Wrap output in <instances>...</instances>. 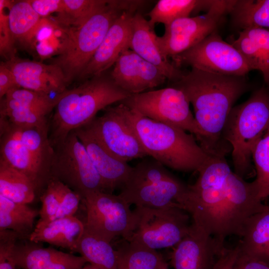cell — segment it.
<instances>
[{
    "label": "cell",
    "instance_id": "1",
    "mask_svg": "<svg viewBox=\"0 0 269 269\" xmlns=\"http://www.w3.org/2000/svg\"><path fill=\"white\" fill-rule=\"evenodd\" d=\"M198 172L195 182L188 185L185 210L223 250L226 239L240 237L247 220L265 205L255 180L247 182L233 171L224 156L211 155Z\"/></svg>",
    "mask_w": 269,
    "mask_h": 269
},
{
    "label": "cell",
    "instance_id": "2",
    "mask_svg": "<svg viewBox=\"0 0 269 269\" xmlns=\"http://www.w3.org/2000/svg\"><path fill=\"white\" fill-rule=\"evenodd\" d=\"M171 86L182 91L193 106L203 135L200 145L210 155L225 156L228 149L222 139L223 131L235 102L248 89L245 76L191 68Z\"/></svg>",
    "mask_w": 269,
    "mask_h": 269
},
{
    "label": "cell",
    "instance_id": "3",
    "mask_svg": "<svg viewBox=\"0 0 269 269\" xmlns=\"http://www.w3.org/2000/svg\"><path fill=\"white\" fill-rule=\"evenodd\" d=\"M117 107L148 156L165 167L184 172L198 171L210 159L211 155L192 134L142 116L122 103Z\"/></svg>",
    "mask_w": 269,
    "mask_h": 269
},
{
    "label": "cell",
    "instance_id": "4",
    "mask_svg": "<svg viewBox=\"0 0 269 269\" xmlns=\"http://www.w3.org/2000/svg\"><path fill=\"white\" fill-rule=\"evenodd\" d=\"M130 95L115 83L110 73H105L58 94L49 136L52 145L71 131L89 123L100 110L120 103Z\"/></svg>",
    "mask_w": 269,
    "mask_h": 269
},
{
    "label": "cell",
    "instance_id": "5",
    "mask_svg": "<svg viewBox=\"0 0 269 269\" xmlns=\"http://www.w3.org/2000/svg\"><path fill=\"white\" fill-rule=\"evenodd\" d=\"M269 127V91L264 87L232 109L222 136L232 146L234 172L242 178L253 174V151Z\"/></svg>",
    "mask_w": 269,
    "mask_h": 269
},
{
    "label": "cell",
    "instance_id": "6",
    "mask_svg": "<svg viewBox=\"0 0 269 269\" xmlns=\"http://www.w3.org/2000/svg\"><path fill=\"white\" fill-rule=\"evenodd\" d=\"M188 185L153 159H143L133 167L119 194L135 207L162 208L171 206L185 210Z\"/></svg>",
    "mask_w": 269,
    "mask_h": 269
},
{
    "label": "cell",
    "instance_id": "7",
    "mask_svg": "<svg viewBox=\"0 0 269 269\" xmlns=\"http://www.w3.org/2000/svg\"><path fill=\"white\" fill-rule=\"evenodd\" d=\"M123 12L117 0H111L82 25L70 27L62 51L50 63L61 68L68 84L79 78L113 23Z\"/></svg>",
    "mask_w": 269,
    "mask_h": 269
},
{
    "label": "cell",
    "instance_id": "8",
    "mask_svg": "<svg viewBox=\"0 0 269 269\" xmlns=\"http://www.w3.org/2000/svg\"><path fill=\"white\" fill-rule=\"evenodd\" d=\"M133 212L134 228L127 241L152 250L173 248L187 234L191 225L189 214L177 206L135 207Z\"/></svg>",
    "mask_w": 269,
    "mask_h": 269
},
{
    "label": "cell",
    "instance_id": "9",
    "mask_svg": "<svg viewBox=\"0 0 269 269\" xmlns=\"http://www.w3.org/2000/svg\"><path fill=\"white\" fill-rule=\"evenodd\" d=\"M140 115L172 125L195 136L200 144L203 135L180 90L169 87L132 94L120 102Z\"/></svg>",
    "mask_w": 269,
    "mask_h": 269
},
{
    "label": "cell",
    "instance_id": "10",
    "mask_svg": "<svg viewBox=\"0 0 269 269\" xmlns=\"http://www.w3.org/2000/svg\"><path fill=\"white\" fill-rule=\"evenodd\" d=\"M53 148L51 178L60 181L82 197L90 192L104 191L102 179L74 130Z\"/></svg>",
    "mask_w": 269,
    "mask_h": 269
},
{
    "label": "cell",
    "instance_id": "11",
    "mask_svg": "<svg viewBox=\"0 0 269 269\" xmlns=\"http://www.w3.org/2000/svg\"><path fill=\"white\" fill-rule=\"evenodd\" d=\"M85 211V229L108 241L121 237L128 240L134 226V215L120 194L98 191L82 199Z\"/></svg>",
    "mask_w": 269,
    "mask_h": 269
},
{
    "label": "cell",
    "instance_id": "12",
    "mask_svg": "<svg viewBox=\"0 0 269 269\" xmlns=\"http://www.w3.org/2000/svg\"><path fill=\"white\" fill-rule=\"evenodd\" d=\"M178 68L187 65L205 72L245 76L252 70L240 52L215 31L197 45L172 57Z\"/></svg>",
    "mask_w": 269,
    "mask_h": 269
},
{
    "label": "cell",
    "instance_id": "13",
    "mask_svg": "<svg viewBox=\"0 0 269 269\" xmlns=\"http://www.w3.org/2000/svg\"><path fill=\"white\" fill-rule=\"evenodd\" d=\"M234 0H213L207 13L177 19L165 26L157 36L160 50L166 58L180 54L198 44L215 31L224 14L230 12Z\"/></svg>",
    "mask_w": 269,
    "mask_h": 269
},
{
    "label": "cell",
    "instance_id": "14",
    "mask_svg": "<svg viewBox=\"0 0 269 269\" xmlns=\"http://www.w3.org/2000/svg\"><path fill=\"white\" fill-rule=\"evenodd\" d=\"M115 157L128 162L148 156L117 106H109L104 114L84 126Z\"/></svg>",
    "mask_w": 269,
    "mask_h": 269
},
{
    "label": "cell",
    "instance_id": "15",
    "mask_svg": "<svg viewBox=\"0 0 269 269\" xmlns=\"http://www.w3.org/2000/svg\"><path fill=\"white\" fill-rule=\"evenodd\" d=\"M172 249L169 263L173 269H213L224 250H220L213 237L192 222L187 234Z\"/></svg>",
    "mask_w": 269,
    "mask_h": 269
},
{
    "label": "cell",
    "instance_id": "16",
    "mask_svg": "<svg viewBox=\"0 0 269 269\" xmlns=\"http://www.w3.org/2000/svg\"><path fill=\"white\" fill-rule=\"evenodd\" d=\"M110 74L119 87L131 95L157 87L167 79L159 69L130 49L120 55Z\"/></svg>",
    "mask_w": 269,
    "mask_h": 269
},
{
    "label": "cell",
    "instance_id": "17",
    "mask_svg": "<svg viewBox=\"0 0 269 269\" xmlns=\"http://www.w3.org/2000/svg\"><path fill=\"white\" fill-rule=\"evenodd\" d=\"M134 14L125 11L115 19L79 77L80 79L87 80L105 73L124 51L130 49L131 23Z\"/></svg>",
    "mask_w": 269,
    "mask_h": 269
},
{
    "label": "cell",
    "instance_id": "18",
    "mask_svg": "<svg viewBox=\"0 0 269 269\" xmlns=\"http://www.w3.org/2000/svg\"><path fill=\"white\" fill-rule=\"evenodd\" d=\"M13 73L19 88L49 95L59 94L68 83L61 68L54 64H44L15 56L5 62Z\"/></svg>",
    "mask_w": 269,
    "mask_h": 269
},
{
    "label": "cell",
    "instance_id": "19",
    "mask_svg": "<svg viewBox=\"0 0 269 269\" xmlns=\"http://www.w3.org/2000/svg\"><path fill=\"white\" fill-rule=\"evenodd\" d=\"M12 257L17 269H81L87 263L81 256L44 248L28 239L16 242Z\"/></svg>",
    "mask_w": 269,
    "mask_h": 269
},
{
    "label": "cell",
    "instance_id": "20",
    "mask_svg": "<svg viewBox=\"0 0 269 269\" xmlns=\"http://www.w3.org/2000/svg\"><path fill=\"white\" fill-rule=\"evenodd\" d=\"M84 145L103 184L104 191L113 193L127 182L133 167L110 154L84 127L74 130Z\"/></svg>",
    "mask_w": 269,
    "mask_h": 269
},
{
    "label": "cell",
    "instance_id": "21",
    "mask_svg": "<svg viewBox=\"0 0 269 269\" xmlns=\"http://www.w3.org/2000/svg\"><path fill=\"white\" fill-rule=\"evenodd\" d=\"M0 130V160L26 175L40 197L51 178L50 171L18 138L6 130Z\"/></svg>",
    "mask_w": 269,
    "mask_h": 269
},
{
    "label": "cell",
    "instance_id": "22",
    "mask_svg": "<svg viewBox=\"0 0 269 269\" xmlns=\"http://www.w3.org/2000/svg\"><path fill=\"white\" fill-rule=\"evenodd\" d=\"M156 38L154 28L151 27L148 20L140 13H135L132 19L130 49L159 69L167 79L175 82L185 72L162 55Z\"/></svg>",
    "mask_w": 269,
    "mask_h": 269
},
{
    "label": "cell",
    "instance_id": "23",
    "mask_svg": "<svg viewBox=\"0 0 269 269\" xmlns=\"http://www.w3.org/2000/svg\"><path fill=\"white\" fill-rule=\"evenodd\" d=\"M84 230V221L75 216L48 222L38 221L28 240L36 243H46L76 253Z\"/></svg>",
    "mask_w": 269,
    "mask_h": 269
},
{
    "label": "cell",
    "instance_id": "24",
    "mask_svg": "<svg viewBox=\"0 0 269 269\" xmlns=\"http://www.w3.org/2000/svg\"><path fill=\"white\" fill-rule=\"evenodd\" d=\"M231 44L240 52L252 70H257L262 73L269 86V29H243Z\"/></svg>",
    "mask_w": 269,
    "mask_h": 269
},
{
    "label": "cell",
    "instance_id": "25",
    "mask_svg": "<svg viewBox=\"0 0 269 269\" xmlns=\"http://www.w3.org/2000/svg\"><path fill=\"white\" fill-rule=\"evenodd\" d=\"M240 237L241 251L269 262V206L247 220Z\"/></svg>",
    "mask_w": 269,
    "mask_h": 269
},
{
    "label": "cell",
    "instance_id": "26",
    "mask_svg": "<svg viewBox=\"0 0 269 269\" xmlns=\"http://www.w3.org/2000/svg\"><path fill=\"white\" fill-rule=\"evenodd\" d=\"M0 130H6L18 138L50 172L54 150L48 136L49 128L18 127L0 117Z\"/></svg>",
    "mask_w": 269,
    "mask_h": 269
},
{
    "label": "cell",
    "instance_id": "27",
    "mask_svg": "<svg viewBox=\"0 0 269 269\" xmlns=\"http://www.w3.org/2000/svg\"><path fill=\"white\" fill-rule=\"evenodd\" d=\"M39 210L27 204L14 202L0 194V230L16 233L20 240L28 239L34 230Z\"/></svg>",
    "mask_w": 269,
    "mask_h": 269
},
{
    "label": "cell",
    "instance_id": "28",
    "mask_svg": "<svg viewBox=\"0 0 269 269\" xmlns=\"http://www.w3.org/2000/svg\"><path fill=\"white\" fill-rule=\"evenodd\" d=\"M76 253L84 257L93 269L117 268V252L111 243L85 229Z\"/></svg>",
    "mask_w": 269,
    "mask_h": 269
},
{
    "label": "cell",
    "instance_id": "29",
    "mask_svg": "<svg viewBox=\"0 0 269 269\" xmlns=\"http://www.w3.org/2000/svg\"><path fill=\"white\" fill-rule=\"evenodd\" d=\"M0 194L14 202L27 205L38 196L34 184L26 175L0 160Z\"/></svg>",
    "mask_w": 269,
    "mask_h": 269
},
{
    "label": "cell",
    "instance_id": "30",
    "mask_svg": "<svg viewBox=\"0 0 269 269\" xmlns=\"http://www.w3.org/2000/svg\"><path fill=\"white\" fill-rule=\"evenodd\" d=\"M41 18L28 0L13 1L9 8L8 19L14 40L25 45H33Z\"/></svg>",
    "mask_w": 269,
    "mask_h": 269
},
{
    "label": "cell",
    "instance_id": "31",
    "mask_svg": "<svg viewBox=\"0 0 269 269\" xmlns=\"http://www.w3.org/2000/svg\"><path fill=\"white\" fill-rule=\"evenodd\" d=\"M213 0H160L147 14L149 23L154 28L156 23H163L164 26L174 20L188 17L194 11L208 10Z\"/></svg>",
    "mask_w": 269,
    "mask_h": 269
},
{
    "label": "cell",
    "instance_id": "32",
    "mask_svg": "<svg viewBox=\"0 0 269 269\" xmlns=\"http://www.w3.org/2000/svg\"><path fill=\"white\" fill-rule=\"evenodd\" d=\"M124 241V243L116 249L117 269H157L165 261L157 250Z\"/></svg>",
    "mask_w": 269,
    "mask_h": 269
},
{
    "label": "cell",
    "instance_id": "33",
    "mask_svg": "<svg viewBox=\"0 0 269 269\" xmlns=\"http://www.w3.org/2000/svg\"><path fill=\"white\" fill-rule=\"evenodd\" d=\"M230 12L235 25L243 29H269V0H234Z\"/></svg>",
    "mask_w": 269,
    "mask_h": 269
},
{
    "label": "cell",
    "instance_id": "34",
    "mask_svg": "<svg viewBox=\"0 0 269 269\" xmlns=\"http://www.w3.org/2000/svg\"><path fill=\"white\" fill-rule=\"evenodd\" d=\"M63 11L53 18L58 24L66 27H78L93 15L106 7L109 0H63Z\"/></svg>",
    "mask_w": 269,
    "mask_h": 269
},
{
    "label": "cell",
    "instance_id": "35",
    "mask_svg": "<svg viewBox=\"0 0 269 269\" xmlns=\"http://www.w3.org/2000/svg\"><path fill=\"white\" fill-rule=\"evenodd\" d=\"M0 102V117L7 119L11 124L21 127L49 128L46 117L48 113L21 106L3 98Z\"/></svg>",
    "mask_w": 269,
    "mask_h": 269
},
{
    "label": "cell",
    "instance_id": "36",
    "mask_svg": "<svg viewBox=\"0 0 269 269\" xmlns=\"http://www.w3.org/2000/svg\"><path fill=\"white\" fill-rule=\"evenodd\" d=\"M257 177L258 198L263 201L269 196V127L255 146L252 153Z\"/></svg>",
    "mask_w": 269,
    "mask_h": 269
},
{
    "label": "cell",
    "instance_id": "37",
    "mask_svg": "<svg viewBox=\"0 0 269 269\" xmlns=\"http://www.w3.org/2000/svg\"><path fill=\"white\" fill-rule=\"evenodd\" d=\"M3 98L21 106L49 113L55 108L57 95L54 98H51L49 95L44 93L16 88L9 91Z\"/></svg>",
    "mask_w": 269,
    "mask_h": 269
},
{
    "label": "cell",
    "instance_id": "38",
    "mask_svg": "<svg viewBox=\"0 0 269 269\" xmlns=\"http://www.w3.org/2000/svg\"><path fill=\"white\" fill-rule=\"evenodd\" d=\"M41 207L39 210V221L48 222L54 218L60 204V196L58 180L51 178L39 197Z\"/></svg>",
    "mask_w": 269,
    "mask_h": 269
},
{
    "label": "cell",
    "instance_id": "39",
    "mask_svg": "<svg viewBox=\"0 0 269 269\" xmlns=\"http://www.w3.org/2000/svg\"><path fill=\"white\" fill-rule=\"evenodd\" d=\"M10 2V0H0V53L8 60L14 56L15 42L9 24V11L6 12L5 10Z\"/></svg>",
    "mask_w": 269,
    "mask_h": 269
},
{
    "label": "cell",
    "instance_id": "40",
    "mask_svg": "<svg viewBox=\"0 0 269 269\" xmlns=\"http://www.w3.org/2000/svg\"><path fill=\"white\" fill-rule=\"evenodd\" d=\"M58 185L60 196V204L53 220L75 216L82 201V196L58 180Z\"/></svg>",
    "mask_w": 269,
    "mask_h": 269
},
{
    "label": "cell",
    "instance_id": "41",
    "mask_svg": "<svg viewBox=\"0 0 269 269\" xmlns=\"http://www.w3.org/2000/svg\"><path fill=\"white\" fill-rule=\"evenodd\" d=\"M19 235L10 230H0V269H17L12 252Z\"/></svg>",
    "mask_w": 269,
    "mask_h": 269
},
{
    "label": "cell",
    "instance_id": "42",
    "mask_svg": "<svg viewBox=\"0 0 269 269\" xmlns=\"http://www.w3.org/2000/svg\"><path fill=\"white\" fill-rule=\"evenodd\" d=\"M232 269H269V262L248 255L239 249Z\"/></svg>",
    "mask_w": 269,
    "mask_h": 269
},
{
    "label": "cell",
    "instance_id": "43",
    "mask_svg": "<svg viewBox=\"0 0 269 269\" xmlns=\"http://www.w3.org/2000/svg\"><path fill=\"white\" fill-rule=\"evenodd\" d=\"M34 10L42 18L51 14L61 13L64 8L63 0H28Z\"/></svg>",
    "mask_w": 269,
    "mask_h": 269
},
{
    "label": "cell",
    "instance_id": "44",
    "mask_svg": "<svg viewBox=\"0 0 269 269\" xmlns=\"http://www.w3.org/2000/svg\"><path fill=\"white\" fill-rule=\"evenodd\" d=\"M19 88L16 82L14 76L5 63L0 65V98H3L11 90Z\"/></svg>",
    "mask_w": 269,
    "mask_h": 269
},
{
    "label": "cell",
    "instance_id": "45",
    "mask_svg": "<svg viewBox=\"0 0 269 269\" xmlns=\"http://www.w3.org/2000/svg\"><path fill=\"white\" fill-rule=\"evenodd\" d=\"M239 250L238 245L234 248H225L219 255L213 269H232Z\"/></svg>",
    "mask_w": 269,
    "mask_h": 269
},
{
    "label": "cell",
    "instance_id": "46",
    "mask_svg": "<svg viewBox=\"0 0 269 269\" xmlns=\"http://www.w3.org/2000/svg\"><path fill=\"white\" fill-rule=\"evenodd\" d=\"M157 269H168V264L165 261Z\"/></svg>",
    "mask_w": 269,
    "mask_h": 269
},
{
    "label": "cell",
    "instance_id": "47",
    "mask_svg": "<svg viewBox=\"0 0 269 269\" xmlns=\"http://www.w3.org/2000/svg\"><path fill=\"white\" fill-rule=\"evenodd\" d=\"M81 269H93L90 266V265L88 263H87Z\"/></svg>",
    "mask_w": 269,
    "mask_h": 269
}]
</instances>
